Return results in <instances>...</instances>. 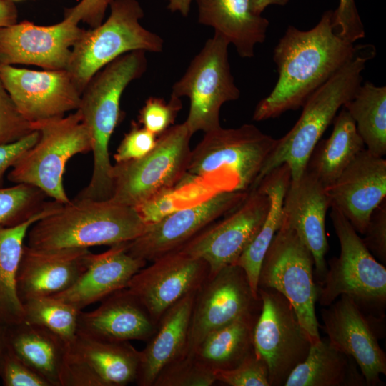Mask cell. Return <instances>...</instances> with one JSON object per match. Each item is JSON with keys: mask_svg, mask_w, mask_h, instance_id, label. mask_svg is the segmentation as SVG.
Segmentation results:
<instances>
[{"mask_svg": "<svg viewBox=\"0 0 386 386\" xmlns=\"http://www.w3.org/2000/svg\"><path fill=\"white\" fill-rule=\"evenodd\" d=\"M328 10L312 29L289 26L273 51L278 79L257 104L252 120L259 122L302 107L309 96L355 55L357 46L340 37Z\"/></svg>", "mask_w": 386, "mask_h": 386, "instance_id": "cell-1", "label": "cell"}, {"mask_svg": "<svg viewBox=\"0 0 386 386\" xmlns=\"http://www.w3.org/2000/svg\"><path fill=\"white\" fill-rule=\"evenodd\" d=\"M147 69L145 51L127 52L96 72L83 90L77 110L91 139L93 171L89 184L77 198L110 199L113 165L109 143L121 118V97L127 86L140 78Z\"/></svg>", "mask_w": 386, "mask_h": 386, "instance_id": "cell-2", "label": "cell"}, {"mask_svg": "<svg viewBox=\"0 0 386 386\" xmlns=\"http://www.w3.org/2000/svg\"><path fill=\"white\" fill-rule=\"evenodd\" d=\"M375 54L372 45H357L353 57L309 96L294 127L277 139L249 191L255 189L267 174L283 164L290 169L291 180H297L302 175L321 137L340 108L362 84V73Z\"/></svg>", "mask_w": 386, "mask_h": 386, "instance_id": "cell-3", "label": "cell"}, {"mask_svg": "<svg viewBox=\"0 0 386 386\" xmlns=\"http://www.w3.org/2000/svg\"><path fill=\"white\" fill-rule=\"evenodd\" d=\"M148 227L134 207L76 197L35 222L26 245L41 249L111 247L135 239Z\"/></svg>", "mask_w": 386, "mask_h": 386, "instance_id": "cell-4", "label": "cell"}, {"mask_svg": "<svg viewBox=\"0 0 386 386\" xmlns=\"http://www.w3.org/2000/svg\"><path fill=\"white\" fill-rule=\"evenodd\" d=\"M107 19L84 30L71 49L66 71L82 93L92 76L132 51L161 52L164 40L140 23L144 13L137 0H112Z\"/></svg>", "mask_w": 386, "mask_h": 386, "instance_id": "cell-5", "label": "cell"}, {"mask_svg": "<svg viewBox=\"0 0 386 386\" xmlns=\"http://www.w3.org/2000/svg\"><path fill=\"white\" fill-rule=\"evenodd\" d=\"M330 218L340 244L339 257L328 262L317 301L327 307L341 295L351 297L363 312L384 318L386 268L365 245L346 217L330 207Z\"/></svg>", "mask_w": 386, "mask_h": 386, "instance_id": "cell-6", "label": "cell"}, {"mask_svg": "<svg viewBox=\"0 0 386 386\" xmlns=\"http://www.w3.org/2000/svg\"><path fill=\"white\" fill-rule=\"evenodd\" d=\"M40 137L14 162L8 179L41 189L62 204L71 199L63 184L67 162L74 155L91 152V139L79 110L66 117L33 124Z\"/></svg>", "mask_w": 386, "mask_h": 386, "instance_id": "cell-7", "label": "cell"}, {"mask_svg": "<svg viewBox=\"0 0 386 386\" xmlns=\"http://www.w3.org/2000/svg\"><path fill=\"white\" fill-rule=\"evenodd\" d=\"M192 136L185 122L174 124L158 136L147 154L113 165L109 200L135 208L177 186L187 172Z\"/></svg>", "mask_w": 386, "mask_h": 386, "instance_id": "cell-8", "label": "cell"}, {"mask_svg": "<svg viewBox=\"0 0 386 386\" xmlns=\"http://www.w3.org/2000/svg\"><path fill=\"white\" fill-rule=\"evenodd\" d=\"M277 139L256 126L218 129L204 133L191 152L187 176L204 180L208 176H229L236 191L249 192Z\"/></svg>", "mask_w": 386, "mask_h": 386, "instance_id": "cell-9", "label": "cell"}, {"mask_svg": "<svg viewBox=\"0 0 386 386\" xmlns=\"http://www.w3.org/2000/svg\"><path fill=\"white\" fill-rule=\"evenodd\" d=\"M229 45L224 37L214 32L172 86V94L189 99L184 122L192 135L198 131L206 133L219 128L222 106L240 96L231 72Z\"/></svg>", "mask_w": 386, "mask_h": 386, "instance_id": "cell-10", "label": "cell"}, {"mask_svg": "<svg viewBox=\"0 0 386 386\" xmlns=\"http://www.w3.org/2000/svg\"><path fill=\"white\" fill-rule=\"evenodd\" d=\"M314 275L311 252L293 229L281 225L263 259L258 288L274 290L289 300L312 343L320 339Z\"/></svg>", "mask_w": 386, "mask_h": 386, "instance_id": "cell-11", "label": "cell"}, {"mask_svg": "<svg viewBox=\"0 0 386 386\" xmlns=\"http://www.w3.org/2000/svg\"><path fill=\"white\" fill-rule=\"evenodd\" d=\"M258 294L262 309L253 332L254 352L267 367L270 386H283L312 342L284 295L264 288Z\"/></svg>", "mask_w": 386, "mask_h": 386, "instance_id": "cell-12", "label": "cell"}, {"mask_svg": "<svg viewBox=\"0 0 386 386\" xmlns=\"http://www.w3.org/2000/svg\"><path fill=\"white\" fill-rule=\"evenodd\" d=\"M261 309V298L252 293L244 270L237 264L222 268L197 291L185 347L179 357H191L209 333L239 318L259 315Z\"/></svg>", "mask_w": 386, "mask_h": 386, "instance_id": "cell-13", "label": "cell"}, {"mask_svg": "<svg viewBox=\"0 0 386 386\" xmlns=\"http://www.w3.org/2000/svg\"><path fill=\"white\" fill-rule=\"evenodd\" d=\"M249 192L222 189L149 224L142 235L127 243L128 253L153 261L177 251L203 229L237 207Z\"/></svg>", "mask_w": 386, "mask_h": 386, "instance_id": "cell-14", "label": "cell"}, {"mask_svg": "<svg viewBox=\"0 0 386 386\" xmlns=\"http://www.w3.org/2000/svg\"><path fill=\"white\" fill-rule=\"evenodd\" d=\"M269 207L267 195L249 192L234 209L203 229L177 251L202 259L212 277L222 268L235 264L262 227Z\"/></svg>", "mask_w": 386, "mask_h": 386, "instance_id": "cell-15", "label": "cell"}, {"mask_svg": "<svg viewBox=\"0 0 386 386\" xmlns=\"http://www.w3.org/2000/svg\"><path fill=\"white\" fill-rule=\"evenodd\" d=\"M321 310L322 328L330 343L357 363L367 386L382 385L386 355L380 346L376 327L383 318L367 315L347 295H341Z\"/></svg>", "mask_w": 386, "mask_h": 386, "instance_id": "cell-16", "label": "cell"}, {"mask_svg": "<svg viewBox=\"0 0 386 386\" xmlns=\"http://www.w3.org/2000/svg\"><path fill=\"white\" fill-rule=\"evenodd\" d=\"M140 351L78 332L68 343L61 386H125L137 380Z\"/></svg>", "mask_w": 386, "mask_h": 386, "instance_id": "cell-17", "label": "cell"}, {"mask_svg": "<svg viewBox=\"0 0 386 386\" xmlns=\"http://www.w3.org/2000/svg\"><path fill=\"white\" fill-rule=\"evenodd\" d=\"M0 79L31 125L63 117L79 107L81 93L66 69L36 71L0 64Z\"/></svg>", "mask_w": 386, "mask_h": 386, "instance_id": "cell-18", "label": "cell"}, {"mask_svg": "<svg viewBox=\"0 0 386 386\" xmlns=\"http://www.w3.org/2000/svg\"><path fill=\"white\" fill-rule=\"evenodd\" d=\"M138 271L127 289L140 302L157 325L163 314L187 294L197 291L209 276L202 259L175 251Z\"/></svg>", "mask_w": 386, "mask_h": 386, "instance_id": "cell-19", "label": "cell"}, {"mask_svg": "<svg viewBox=\"0 0 386 386\" xmlns=\"http://www.w3.org/2000/svg\"><path fill=\"white\" fill-rule=\"evenodd\" d=\"M84 29L66 18L53 25L22 21L0 29V64L66 69L73 46Z\"/></svg>", "mask_w": 386, "mask_h": 386, "instance_id": "cell-20", "label": "cell"}, {"mask_svg": "<svg viewBox=\"0 0 386 386\" xmlns=\"http://www.w3.org/2000/svg\"><path fill=\"white\" fill-rule=\"evenodd\" d=\"M325 192L330 208L363 234L371 214L386 198V160L364 149Z\"/></svg>", "mask_w": 386, "mask_h": 386, "instance_id": "cell-21", "label": "cell"}, {"mask_svg": "<svg viewBox=\"0 0 386 386\" xmlns=\"http://www.w3.org/2000/svg\"><path fill=\"white\" fill-rule=\"evenodd\" d=\"M329 208L325 187L307 169L297 180H290L284 199L281 225L293 229L311 252L317 287L327 270L325 218Z\"/></svg>", "mask_w": 386, "mask_h": 386, "instance_id": "cell-22", "label": "cell"}, {"mask_svg": "<svg viewBox=\"0 0 386 386\" xmlns=\"http://www.w3.org/2000/svg\"><path fill=\"white\" fill-rule=\"evenodd\" d=\"M91 254L86 248L41 249L24 244L16 276L21 302L68 290L86 269Z\"/></svg>", "mask_w": 386, "mask_h": 386, "instance_id": "cell-23", "label": "cell"}, {"mask_svg": "<svg viewBox=\"0 0 386 386\" xmlns=\"http://www.w3.org/2000/svg\"><path fill=\"white\" fill-rule=\"evenodd\" d=\"M128 242L111 246L100 254L91 253L88 267L78 280L68 290L51 297L82 310L127 288L132 277L147 263L128 253Z\"/></svg>", "mask_w": 386, "mask_h": 386, "instance_id": "cell-24", "label": "cell"}, {"mask_svg": "<svg viewBox=\"0 0 386 386\" xmlns=\"http://www.w3.org/2000/svg\"><path fill=\"white\" fill-rule=\"evenodd\" d=\"M156 329L157 324L127 288L103 299L94 310H81L78 319V332L109 342L146 341Z\"/></svg>", "mask_w": 386, "mask_h": 386, "instance_id": "cell-25", "label": "cell"}, {"mask_svg": "<svg viewBox=\"0 0 386 386\" xmlns=\"http://www.w3.org/2000/svg\"><path fill=\"white\" fill-rule=\"evenodd\" d=\"M198 22L234 46L242 58H252L266 39L269 21L256 14L250 0H196Z\"/></svg>", "mask_w": 386, "mask_h": 386, "instance_id": "cell-26", "label": "cell"}, {"mask_svg": "<svg viewBox=\"0 0 386 386\" xmlns=\"http://www.w3.org/2000/svg\"><path fill=\"white\" fill-rule=\"evenodd\" d=\"M197 291L192 292L170 307L162 316L153 335L140 351V363L135 383L153 386L160 372L178 358L185 347Z\"/></svg>", "mask_w": 386, "mask_h": 386, "instance_id": "cell-27", "label": "cell"}, {"mask_svg": "<svg viewBox=\"0 0 386 386\" xmlns=\"http://www.w3.org/2000/svg\"><path fill=\"white\" fill-rule=\"evenodd\" d=\"M64 204L56 200L24 222L11 227L0 226V325L9 327L24 322L23 304L19 297L16 276L24 239L30 227Z\"/></svg>", "mask_w": 386, "mask_h": 386, "instance_id": "cell-28", "label": "cell"}, {"mask_svg": "<svg viewBox=\"0 0 386 386\" xmlns=\"http://www.w3.org/2000/svg\"><path fill=\"white\" fill-rule=\"evenodd\" d=\"M6 345L50 386H61L68 343L49 330L23 322L6 327Z\"/></svg>", "mask_w": 386, "mask_h": 386, "instance_id": "cell-29", "label": "cell"}, {"mask_svg": "<svg viewBox=\"0 0 386 386\" xmlns=\"http://www.w3.org/2000/svg\"><path fill=\"white\" fill-rule=\"evenodd\" d=\"M290 180V169L287 164H283L267 174L255 189L268 196L269 210L257 234L235 264L245 272L252 293L257 297H259L258 279L260 268L265 254L281 227L283 202Z\"/></svg>", "mask_w": 386, "mask_h": 386, "instance_id": "cell-30", "label": "cell"}, {"mask_svg": "<svg viewBox=\"0 0 386 386\" xmlns=\"http://www.w3.org/2000/svg\"><path fill=\"white\" fill-rule=\"evenodd\" d=\"M350 356L327 338L312 343L307 356L287 377L284 386H364L366 382Z\"/></svg>", "mask_w": 386, "mask_h": 386, "instance_id": "cell-31", "label": "cell"}, {"mask_svg": "<svg viewBox=\"0 0 386 386\" xmlns=\"http://www.w3.org/2000/svg\"><path fill=\"white\" fill-rule=\"evenodd\" d=\"M332 122L330 136L318 142L306 167L325 187L332 184L366 149L355 121L345 108L342 107Z\"/></svg>", "mask_w": 386, "mask_h": 386, "instance_id": "cell-32", "label": "cell"}, {"mask_svg": "<svg viewBox=\"0 0 386 386\" xmlns=\"http://www.w3.org/2000/svg\"><path fill=\"white\" fill-rule=\"evenodd\" d=\"M258 317H244L212 332L191 357L213 371L237 367L254 352L253 332Z\"/></svg>", "mask_w": 386, "mask_h": 386, "instance_id": "cell-33", "label": "cell"}, {"mask_svg": "<svg viewBox=\"0 0 386 386\" xmlns=\"http://www.w3.org/2000/svg\"><path fill=\"white\" fill-rule=\"evenodd\" d=\"M355 122L365 148L372 154H386V87L365 81L343 106Z\"/></svg>", "mask_w": 386, "mask_h": 386, "instance_id": "cell-34", "label": "cell"}, {"mask_svg": "<svg viewBox=\"0 0 386 386\" xmlns=\"http://www.w3.org/2000/svg\"><path fill=\"white\" fill-rule=\"evenodd\" d=\"M22 304L24 322L43 327L67 343L76 337L81 310L51 296L31 298Z\"/></svg>", "mask_w": 386, "mask_h": 386, "instance_id": "cell-35", "label": "cell"}, {"mask_svg": "<svg viewBox=\"0 0 386 386\" xmlns=\"http://www.w3.org/2000/svg\"><path fill=\"white\" fill-rule=\"evenodd\" d=\"M47 197L41 189L26 184L0 187V226L20 224L42 209Z\"/></svg>", "mask_w": 386, "mask_h": 386, "instance_id": "cell-36", "label": "cell"}, {"mask_svg": "<svg viewBox=\"0 0 386 386\" xmlns=\"http://www.w3.org/2000/svg\"><path fill=\"white\" fill-rule=\"evenodd\" d=\"M216 381L214 372L193 357H183L167 365L153 386H211Z\"/></svg>", "mask_w": 386, "mask_h": 386, "instance_id": "cell-37", "label": "cell"}, {"mask_svg": "<svg viewBox=\"0 0 386 386\" xmlns=\"http://www.w3.org/2000/svg\"><path fill=\"white\" fill-rule=\"evenodd\" d=\"M182 108L180 97L171 94L168 102L160 97H149L139 111V124L159 136L174 124L179 112Z\"/></svg>", "mask_w": 386, "mask_h": 386, "instance_id": "cell-38", "label": "cell"}, {"mask_svg": "<svg viewBox=\"0 0 386 386\" xmlns=\"http://www.w3.org/2000/svg\"><path fill=\"white\" fill-rule=\"evenodd\" d=\"M216 381L229 386H270L265 362L255 352L237 367L214 370Z\"/></svg>", "mask_w": 386, "mask_h": 386, "instance_id": "cell-39", "label": "cell"}, {"mask_svg": "<svg viewBox=\"0 0 386 386\" xmlns=\"http://www.w3.org/2000/svg\"><path fill=\"white\" fill-rule=\"evenodd\" d=\"M34 130L18 111L0 79V145L12 143Z\"/></svg>", "mask_w": 386, "mask_h": 386, "instance_id": "cell-40", "label": "cell"}, {"mask_svg": "<svg viewBox=\"0 0 386 386\" xmlns=\"http://www.w3.org/2000/svg\"><path fill=\"white\" fill-rule=\"evenodd\" d=\"M0 378L5 386H50L6 344L0 354Z\"/></svg>", "mask_w": 386, "mask_h": 386, "instance_id": "cell-41", "label": "cell"}, {"mask_svg": "<svg viewBox=\"0 0 386 386\" xmlns=\"http://www.w3.org/2000/svg\"><path fill=\"white\" fill-rule=\"evenodd\" d=\"M156 142L155 134L132 122L129 131L118 146L114 159L119 163L142 158L152 150Z\"/></svg>", "mask_w": 386, "mask_h": 386, "instance_id": "cell-42", "label": "cell"}, {"mask_svg": "<svg viewBox=\"0 0 386 386\" xmlns=\"http://www.w3.org/2000/svg\"><path fill=\"white\" fill-rule=\"evenodd\" d=\"M181 188L177 185L165 190L135 207L147 224H154L171 213L183 208L178 196Z\"/></svg>", "mask_w": 386, "mask_h": 386, "instance_id": "cell-43", "label": "cell"}, {"mask_svg": "<svg viewBox=\"0 0 386 386\" xmlns=\"http://www.w3.org/2000/svg\"><path fill=\"white\" fill-rule=\"evenodd\" d=\"M333 28L346 41L355 43L365 36V28L357 9L355 0H340L333 11Z\"/></svg>", "mask_w": 386, "mask_h": 386, "instance_id": "cell-44", "label": "cell"}, {"mask_svg": "<svg viewBox=\"0 0 386 386\" xmlns=\"http://www.w3.org/2000/svg\"><path fill=\"white\" fill-rule=\"evenodd\" d=\"M362 239L365 245L382 263L386 262V199L370 215Z\"/></svg>", "mask_w": 386, "mask_h": 386, "instance_id": "cell-45", "label": "cell"}, {"mask_svg": "<svg viewBox=\"0 0 386 386\" xmlns=\"http://www.w3.org/2000/svg\"><path fill=\"white\" fill-rule=\"evenodd\" d=\"M112 0H81L75 6L65 9L64 18L94 28L102 23Z\"/></svg>", "mask_w": 386, "mask_h": 386, "instance_id": "cell-46", "label": "cell"}, {"mask_svg": "<svg viewBox=\"0 0 386 386\" xmlns=\"http://www.w3.org/2000/svg\"><path fill=\"white\" fill-rule=\"evenodd\" d=\"M39 137V131L36 129L16 142L0 145V185L6 170L24 152L36 144Z\"/></svg>", "mask_w": 386, "mask_h": 386, "instance_id": "cell-47", "label": "cell"}, {"mask_svg": "<svg viewBox=\"0 0 386 386\" xmlns=\"http://www.w3.org/2000/svg\"><path fill=\"white\" fill-rule=\"evenodd\" d=\"M17 8L11 0H0V29L17 22Z\"/></svg>", "mask_w": 386, "mask_h": 386, "instance_id": "cell-48", "label": "cell"}, {"mask_svg": "<svg viewBox=\"0 0 386 386\" xmlns=\"http://www.w3.org/2000/svg\"><path fill=\"white\" fill-rule=\"evenodd\" d=\"M167 2V9L172 12H178L183 16H187L190 11L192 0H164Z\"/></svg>", "mask_w": 386, "mask_h": 386, "instance_id": "cell-49", "label": "cell"}, {"mask_svg": "<svg viewBox=\"0 0 386 386\" xmlns=\"http://www.w3.org/2000/svg\"><path fill=\"white\" fill-rule=\"evenodd\" d=\"M253 11L257 14H262L264 9L270 5H286L290 0H250Z\"/></svg>", "mask_w": 386, "mask_h": 386, "instance_id": "cell-50", "label": "cell"}, {"mask_svg": "<svg viewBox=\"0 0 386 386\" xmlns=\"http://www.w3.org/2000/svg\"><path fill=\"white\" fill-rule=\"evenodd\" d=\"M6 346V327L0 325V354Z\"/></svg>", "mask_w": 386, "mask_h": 386, "instance_id": "cell-51", "label": "cell"}, {"mask_svg": "<svg viewBox=\"0 0 386 386\" xmlns=\"http://www.w3.org/2000/svg\"><path fill=\"white\" fill-rule=\"evenodd\" d=\"M11 1H21V0H11Z\"/></svg>", "mask_w": 386, "mask_h": 386, "instance_id": "cell-52", "label": "cell"}]
</instances>
